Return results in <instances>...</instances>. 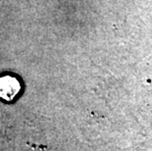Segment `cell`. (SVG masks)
I'll return each mask as SVG.
<instances>
[{
  "label": "cell",
  "mask_w": 152,
  "mask_h": 151,
  "mask_svg": "<svg viewBox=\"0 0 152 151\" xmlns=\"http://www.w3.org/2000/svg\"><path fill=\"white\" fill-rule=\"evenodd\" d=\"M21 91V82L15 77L6 75L0 78V97L6 101L14 100Z\"/></svg>",
  "instance_id": "cell-1"
}]
</instances>
